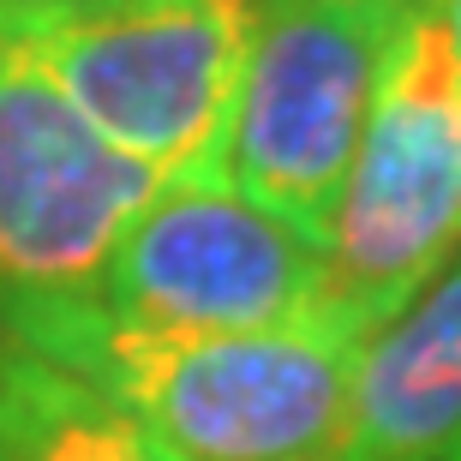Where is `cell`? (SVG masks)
<instances>
[{
    "label": "cell",
    "mask_w": 461,
    "mask_h": 461,
    "mask_svg": "<svg viewBox=\"0 0 461 461\" xmlns=\"http://www.w3.org/2000/svg\"><path fill=\"white\" fill-rule=\"evenodd\" d=\"M54 85L156 180L222 174L258 0H24Z\"/></svg>",
    "instance_id": "3"
},
{
    "label": "cell",
    "mask_w": 461,
    "mask_h": 461,
    "mask_svg": "<svg viewBox=\"0 0 461 461\" xmlns=\"http://www.w3.org/2000/svg\"><path fill=\"white\" fill-rule=\"evenodd\" d=\"M90 306L138 330H258L330 306L324 240L228 186L162 180L114 240Z\"/></svg>",
    "instance_id": "6"
},
{
    "label": "cell",
    "mask_w": 461,
    "mask_h": 461,
    "mask_svg": "<svg viewBox=\"0 0 461 461\" xmlns=\"http://www.w3.org/2000/svg\"><path fill=\"white\" fill-rule=\"evenodd\" d=\"M444 18H449V36H456V60H461V0H444Z\"/></svg>",
    "instance_id": "9"
},
{
    "label": "cell",
    "mask_w": 461,
    "mask_h": 461,
    "mask_svg": "<svg viewBox=\"0 0 461 461\" xmlns=\"http://www.w3.org/2000/svg\"><path fill=\"white\" fill-rule=\"evenodd\" d=\"M402 0H258L222 180L324 240Z\"/></svg>",
    "instance_id": "5"
},
{
    "label": "cell",
    "mask_w": 461,
    "mask_h": 461,
    "mask_svg": "<svg viewBox=\"0 0 461 461\" xmlns=\"http://www.w3.org/2000/svg\"><path fill=\"white\" fill-rule=\"evenodd\" d=\"M0 342L90 377L174 461H330L366 336L336 306L258 330H138L72 300L6 324Z\"/></svg>",
    "instance_id": "1"
},
{
    "label": "cell",
    "mask_w": 461,
    "mask_h": 461,
    "mask_svg": "<svg viewBox=\"0 0 461 461\" xmlns=\"http://www.w3.org/2000/svg\"><path fill=\"white\" fill-rule=\"evenodd\" d=\"M461 456V252L354 348L330 461Z\"/></svg>",
    "instance_id": "7"
},
{
    "label": "cell",
    "mask_w": 461,
    "mask_h": 461,
    "mask_svg": "<svg viewBox=\"0 0 461 461\" xmlns=\"http://www.w3.org/2000/svg\"><path fill=\"white\" fill-rule=\"evenodd\" d=\"M156 186L54 85L24 0H0V330L90 300L114 240Z\"/></svg>",
    "instance_id": "4"
},
{
    "label": "cell",
    "mask_w": 461,
    "mask_h": 461,
    "mask_svg": "<svg viewBox=\"0 0 461 461\" xmlns=\"http://www.w3.org/2000/svg\"><path fill=\"white\" fill-rule=\"evenodd\" d=\"M0 461H174L90 377L0 342Z\"/></svg>",
    "instance_id": "8"
},
{
    "label": "cell",
    "mask_w": 461,
    "mask_h": 461,
    "mask_svg": "<svg viewBox=\"0 0 461 461\" xmlns=\"http://www.w3.org/2000/svg\"><path fill=\"white\" fill-rule=\"evenodd\" d=\"M449 461H461V456H449Z\"/></svg>",
    "instance_id": "10"
},
{
    "label": "cell",
    "mask_w": 461,
    "mask_h": 461,
    "mask_svg": "<svg viewBox=\"0 0 461 461\" xmlns=\"http://www.w3.org/2000/svg\"><path fill=\"white\" fill-rule=\"evenodd\" d=\"M461 252V60L444 0H402L324 222L330 306L372 336Z\"/></svg>",
    "instance_id": "2"
}]
</instances>
